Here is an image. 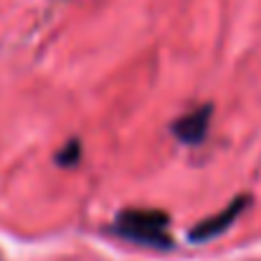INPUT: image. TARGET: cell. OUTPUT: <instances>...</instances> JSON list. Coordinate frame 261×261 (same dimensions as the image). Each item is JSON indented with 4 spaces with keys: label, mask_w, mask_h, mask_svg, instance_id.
<instances>
[{
    "label": "cell",
    "mask_w": 261,
    "mask_h": 261,
    "mask_svg": "<svg viewBox=\"0 0 261 261\" xmlns=\"http://www.w3.org/2000/svg\"><path fill=\"white\" fill-rule=\"evenodd\" d=\"M112 233H117L124 241H135V244H142L150 249H170L173 246L170 216L165 211H155V208L119 211L112 223Z\"/></svg>",
    "instance_id": "1"
},
{
    "label": "cell",
    "mask_w": 261,
    "mask_h": 261,
    "mask_svg": "<svg viewBox=\"0 0 261 261\" xmlns=\"http://www.w3.org/2000/svg\"><path fill=\"white\" fill-rule=\"evenodd\" d=\"M249 205H251L249 193H244V195L233 198V200L228 203V208H223V211H221V213H216L213 218H208V221L198 223V226L190 231V241H208V239L221 236L226 228H231V226L236 223V218H239V216L244 213V208H249Z\"/></svg>",
    "instance_id": "2"
},
{
    "label": "cell",
    "mask_w": 261,
    "mask_h": 261,
    "mask_svg": "<svg viewBox=\"0 0 261 261\" xmlns=\"http://www.w3.org/2000/svg\"><path fill=\"white\" fill-rule=\"evenodd\" d=\"M211 117H213V107L211 104H203L188 114H182L180 119L173 122V135L185 142V145H200L208 135V127H211Z\"/></svg>",
    "instance_id": "3"
},
{
    "label": "cell",
    "mask_w": 261,
    "mask_h": 261,
    "mask_svg": "<svg viewBox=\"0 0 261 261\" xmlns=\"http://www.w3.org/2000/svg\"><path fill=\"white\" fill-rule=\"evenodd\" d=\"M79 160H82V145H79V140H71L66 147H61V150L56 152V163L64 165V168H71V165H76Z\"/></svg>",
    "instance_id": "4"
}]
</instances>
